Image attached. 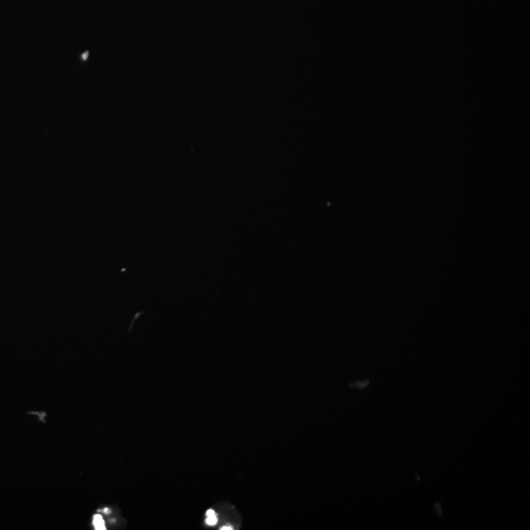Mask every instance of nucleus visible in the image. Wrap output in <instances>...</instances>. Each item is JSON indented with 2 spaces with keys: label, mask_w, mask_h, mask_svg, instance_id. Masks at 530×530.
<instances>
[{
  "label": "nucleus",
  "mask_w": 530,
  "mask_h": 530,
  "mask_svg": "<svg viewBox=\"0 0 530 530\" xmlns=\"http://www.w3.org/2000/svg\"><path fill=\"white\" fill-rule=\"evenodd\" d=\"M93 524L95 526L96 529L99 530H105L106 529V525H105V521L102 517V515L101 514H97L94 516V519H93Z\"/></svg>",
  "instance_id": "f03ea898"
},
{
  "label": "nucleus",
  "mask_w": 530,
  "mask_h": 530,
  "mask_svg": "<svg viewBox=\"0 0 530 530\" xmlns=\"http://www.w3.org/2000/svg\"><path fill=\"white\" fill-rule=\"evenodd\" d=\"M218 522V516L214 509L209 508L205 514V523L208 526H215Z\"/></svg>",
  "instance_id": "f257e3e1"
},
{
  "label": "nucleus",
  "mask_w": 530,
  "mask_h": 530,
  "mask_svg": "<svg viewBox=\"0 0 530 530\" xmlns=\"http://www.w3.org/2000/svg\"><path fill=\"white\" fill-rule=\"evenodd\" d=\"M234 527L231 526V525H224L222 527H220V530H233Z\"/></svg>",
  "instance_id": "7ed1b4c3"
}]
</instances>
